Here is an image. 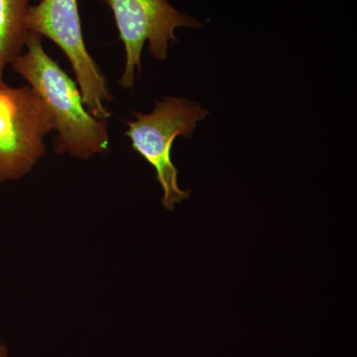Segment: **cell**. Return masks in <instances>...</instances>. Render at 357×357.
Instances as JSON below:
<instances>
[{"label": "cell", "instance_id": "obj_6", "mask_svg": "<svg viewBox=\"0 0 357 357\" xmlns=\"http://www.w3.org/2000/svg\"><path fill=\"white\" fill-rule=\"evenodd\" d=\"M31 0H0V83L6 68L13 64L25 47L26 16Z\"/></svg>", "mask_w": 357, "mask_h": 357}, {"label": "cell", "instance_id": "obj_4", "mask_svg": "<svg viewBox=\"0 0 357 357\" xmlns=\"http://www.w3.org/2000/svg\"><path fill=\"white\" fill-rule=\"evenodd\" d=\"M53 130V117L31 86L0 83V184L32 170L44 156L45 138Z\"/></svg>", "mask_w": 357, "mask_h": 357}, {"label": "cell", "instance_id": "obj_3", "mask_svg": "<svg viewBox=\"0 0 357 357\" xmlns=\"http://www.w3.org/2000/svg\"><path fill=\"white\" fill-rule=\"evenodd\" d=\"M26 28L50 39L64 52L76 75L84 107L96 119H109L112 112L105 103L114 98L102 70L86 50L77 0H41L30 6Z\"/></svg>", "mask_w": 357, "mask_h": 357}, {"label": "cell", "instance_id": "obj_2", "mask_svg": "<svg viewBox=\"0 0 357 357\" xmlns=\"http://www.w3.org/2000/svg\"><path fill=\"white\" fill-rule=\"evenodd\" d=\"M135 119L128 121L126 135L134 151L141 155L156 171V178L163 191L162 204L173 211L176 204L190 198V192L178 184V170L171 152L178 136L192 137L197 123L208 114L198 102L187 98L166 96L157 102L150 114L132 112Z\"/></svg>", "mask_w": 357, "mask_h": 357}, {"label": "cell", "instance_id": "obj_5", "mask_svg": "<svg viewBox=\"0 0 357 357\" xmlns=\"http://www.w3.org/2000/svg\"><path fill=\"white\" fill-rule=\"evenodd\" d=\"M114 14L119 38L126 53V68L119 79L123 89H132L135 73L141 72V55L148 42L150 55L159 61L168 57L169 43L177 41V28H199L196 18L180 13L168 0H98Z\"/></svg>", "mask_w": 357, "mask_h": 357}, {"label": "cell", "instance_id": "obj_7", "mask_svg": "<svg viewBox=\"0 0 357 357\" xmlns=\"http://www.w3.org/2000/svg\"><path fill=\"white\" fill-rule=\"evenodd\" d=\"M0 357H8L6 347L2 344H0Z\"/></svg>", "mask_w": 357, "mask_h": 357}, {"label": "cell", "instance_id": "obj_1", "mask_svg": "<svg viewBox=\"0 0 357 357\" xmlns=\"http://www.w3.org/2000/svg\"><path fill=\"white\" fill-rule=\"evenodd\" d=\"M25 48L10 66L48 107L57 131L56 153L81 159L105 153L109 145L107 119H96L84 109L76 83L47 54L40 35L28 33Z\"/></svg>", "mask_w": 357, "mask_h": 357}]
</instances>
